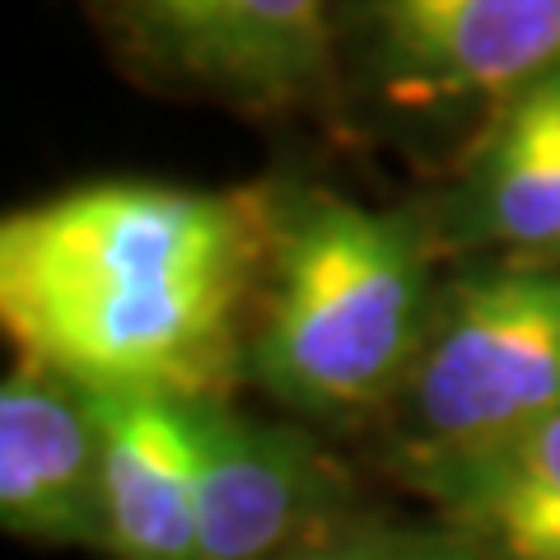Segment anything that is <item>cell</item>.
I'll list each match as a JSON object with an SVG mask.
<instances>
[{
    "mask_svg": "<svg viewBox=\"0 0 560 560\" xmlns=\"http://www.w3.org/2000/svg\"><path fill=\"white\" fill-rule=\"evenodd\" d=\"M290 560H300V556H290Z\"/></svg>",
    "mask_w": 560,
    "mask_h": 560,
    "instance_id": "12",
    "label": "cell"
},
{
    "mask_svg": "<svg viewBox=\"0 0 560 560\" xmlns=\"http://www.w3.org/2000/svg\"><path fill=\"white\" fill-rule=\"evenodd\" d=\"M103 425V514L113 560H197V467L187 401L90 388Z\"/></svg>",
    "mask_w": 560,
    "mask_h": 560,
    "instance_id": "9",
    "label": "cell"
},
{
    "mask_svg": "<svg viewBox=\"0 0 560 560\" xmlns=\"http://www.w3.org/2000/svg\"><path fill=\"white\" fill-rule=\"evenodd\" d=\"M0 528L108 556L103 425L84 383L20 360L0 383Z\"/></svg>",
    "mask_w": 560,
    "mask_h": 560,
    "instance_id": "7",
    "label": "cell"
},
{
    "mask_svg": "<svg viewBox=\"0 0 560 560\" xmlns=\"http://www.w3.org/2000/svg\"><path fill=\"white\" fill-rule=\"evenodd\" d=\"M401 411V467L504 444L560 416V267L495 261L440 285Z\"/></svg>",
    "mask_w": 560,
    "mask_h": 560,
    "instance_id": "3",
    "label": "cell"
},
{
    "mask_svg": "<svg viewBox=\"0 0 560 560\" xmlns=\"http://www.w3.org/2000/svg\"><path fill=\"white\" fill-rule=\"evenodd\" d=\"M271 238V191L94 183L0 224V323L84 388L230 401Z\"/></svg>",
    "mask_w": 560,
    "mask_h": 560,
    "instance_id": "1",
    "label": "cell"
},
{
    "mask_svg": "<svg viewBox=\"0 0 560 560\" xmlns=\"http://www.w3.org/2000/svg\"><path fill=\"white\" fill-rule=\"evenodd\" d=\"M453 528L477 541L486 560H560V495L481 510Z\"/></svg>",
    "mask_w": 560,
    "mask_h": 560,
    "instance_id": "11",
    "label": "cell"
},
{
    "mask_svg": "<svg viewBox=\"0 0 560 560\" xmlns=\"http://www.w3.org/2000/svg\"><path fill=\"white\" fill-rule=\"evenodd\" d=\"M434 243L411 210H374L331 187L271 191L248 378L327 425L393 407L440 300Z\"/></svg>",
    "mask_w": 560,
    "mask_h": 560,
    "instance_id": "2",
    "label": "cell"
},
{
    "mask_svg": "<svg viewBox=\"0 0 560 560\" xmlns=\"http://www.w3.org/2000/svg\"><path fill=\"white\" fill-rule=\"evenodd\" d=\"M197 560H290L346 518L341 471L308 434L230 401H187Z\"/></svg>",
    "mask_w": 560,
    "mask_h": 560,
    "instance_id": "6",
    "label": "cell"
},
{
    "mask_svg": "<svg viewBox=\"0 0 560 560\" xmlns=\"http://www.w3.org/2000/svg\"><path fill=\"white\" fill-rule=\"evenodd\" d=\"M136 75L248 117L323 103L337 66L327 0H90Z\"/></svg>",
    "mask_w": 560,
    "mask_h": 560,
    "instance_id": "4",
    "label": "cell"
},
{
    "mask_svg": "<svg viewBox=\"0 0 560 560\" xmlns=\"http://www.w3.org/2000/svg\"><path fill=\"white\" fill-rule=\"evenodd\" d=\"M300 560H486L481 547L453 523H388V518H341Z\"/></svg>",
    "mask_w": 560,
    "mask_h": 560,
    "instance_id": "10",
    "label": "cell"
},
{
    "mask_svg": "<svg viewBox=\"0 0 560 560\" xmlns=\"http://www.w3.org/2000/svg\"><path fill=\"white\" fill-rule=\"evenodd\" d=\"M346 33L383 103L495 113L560 66V0H350Z\"/></svg>",
    "mask_w": 560,
    "mask_h": 560,
    "instance_id": "5",
    "label": "cell"
},
{
    "mask_svg": "<svg viewBox=\"0 0 560 560\" xmlns=\"http://www.w3.org/2000/svg\"><path fill=\"white\" fill-rule=\"evenodd\" d=\"M430 230L448 248H495L523 267H560V66L486 117Z\"/></svg>",
    "mask_w": 560,
    "mask_h": 560,
    "instance_id": "8",
    "label": "cell"
}]
</instances>
